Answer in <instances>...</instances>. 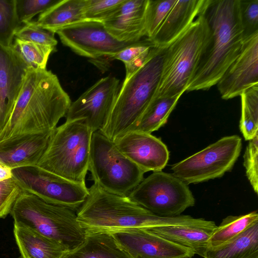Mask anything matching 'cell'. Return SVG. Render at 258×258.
I'll return each instance as SVG.
<instances>
[{"label":"cell","mask_w":258,"mask_h":258,"mask_svg":"<svg viewBox=\"0 0 258 258\" xmlns=\"http://www.w3.org/2000/svg\"><path fill=\"white\" fill-rule=\"evenodd\" d=\"M71 100L51 71L29 68L20 94L0 131V142L52 131Z\"/></svg>","instance_id":"obj_1"},{"label":"cell","mask_w":258,"mask_h":258,"mask_svg":"<svg viewBox=\"0 0 258 258\" xmlns=\"http://www.w3.org/2000/svg\"><path fill=\"white\" fill-rule=\"evenodd\" d=\"M77 211V220L86 232L113 233L134 228L201 223L188 215L162 217L139 205L127 196L108 192L93 184Z\"/></svg>","instance_id":"obj_2"},{"label":"cell","mask_w":258,"mask_h":258,"mask_svg":"<svg viewBox=\"0 0 258 258\" xmlns=\"http://www.w3.org/2000/svg\"><path fill=\"white\" fill-rule=\"evenodd\" d=\"M203 14L211 38L186 92L208 90L216 85L239 54L244 40L239 0H211Z\"/></svg>","instance_id":"obj_3"},{"label":"cell","mask_w":258,"mask_h":258,"mask_svg":"<svg viewBox=\"0 0 258 258\" xmlns=\"http://www.w3.org/2000/svg\"><path fill=\"white\" fill-rule=\"evenodd\" d=\"M203 14L164 48L160 79L153 99L181 96L186 92L211 38Z\"/></svg>","instance_id":"obj_4"},{"label":"cell","mask_w":258,"mask_h":258,"mask_svg":"<svg viewBox=\"0 0 258 258\" xmlns=\"http://www.w3.org/2000/svg\"><path fill=\"white\" fill-rule=\"evenodd\" d=\"M164 48L154 47L144 64L121 86L109 116L99 131L112 141L125 133L153 100L159 83Z\"/></svg>","instance_id":"obj_5"},{"label":"cell","mask_w":258,"mask_h":258,"mask_svg":"<svg viewBox=\"0 0 258 258\" xmlns=\"http://www.w3.org/2000/svg\"><path fill=\"white\" fill-rule=\"evenodd\" d=\"M14 224L47 237L69 251L84 240L86 231L77 220L76 212L47 203L36 195L23 190L11 210Z\"/></svg>","instance_id":"obj_6"},{"label":"cell","mask_w":258,"mask_h":258,"mask_svg":"<svg viewBox=\"0 0 258 258\" xmlns=\"http://www.w3.org/2000/svg\"><path fill=\"white\" fill-rule=\"evenodd\" d=\"M92 134L83 120L65 122L54 130L48 147L36 166L86 185Z\"/></svg>","instance_id":"obj_7"},{"label":"cell","mask_w":258,"mask_h":258,"mask_svg":"<svg viewBox=\"0 0 258 258\" xmlns=\"http://www.w3.org/2000/svg\"><path fill=\"white\" fill-rule=\"evenodd\" d=\"M88 170L94 184L121 196H128L145 173L99 131L92 135Z\"/></svg>","instance_id":"obj_8"},{"label":"cell","mask_w":258,"mask_h":258,"mask_svg":"<svg viewBox=\"0 0 258 258\" xmlns=\"http://www.w3.org/2000/svg\"><path fill=\"white\" fill-rule=\"evenodd\" d=\"M127 197L152 213L162 217L179 216L195 204L187 183L172 173L162 171L153 172L144 178Z\"/></svg>","instance_id":"obj_9"},{"label":"cell","mask_w":258,"mask_h":258,"mask_svg":"<svg viewBox=\"0 0 258 258\" xmlns=\"http://www.w3.org/2000/svg\"><path fill=\"white\" fill-rule=\"evenodd\" d=\"M242 148L237 135L224 137L204 149L171 166L172 174L187 184L222 177L230 171Z\"/></svg>","instance_id":"obj_10"},{"label":"cell","mask_w":258,"mask_h":258,"mask_svg":"<svg viewBox=\"0 0 258 258\" xmlns=\"http://www.w3.org/2000/svg\"><path fill=\"white\" fill-rule=\"evenodd\" d=\"M13 174L24 190L36 195L47 203L76 212L88 195L86 185L75 183L37 166L14 169Z\"/></svg>","instance_id":"obj_11"},{"label":"cell","mask_w":258,"mask_h":258,"mask_svg":"<svg viewBox=\"0 0 258 258\" xmlns=\"http://www.w3.org/2000/svg\"><path fill=\"white\" fill-rule=\"evenodd\" d=\"M56 33L63 45L78 55L93 60L103 57L107 60L135 43L118 41L107 31L102 22L92 20H85L72 24Z\"/></svg>","instance_id":"obj_12"},{"label":"cell","mask_w":258,"mask_h":258,"mask_svg":"<svg viewBox=\"0 0 258 258\" xmlns=\"http://www.w3.org/2000/svg\"><path fill=\"white\" fill-rule=\"evenodd\" d=\"M121 85L115 77L102 78L71 104L67 122L83 120L92 133L100 131L109 116Z\"/></svg>","instance_id":"obj_13"},{"label":"cell","mask_w":258,"mask_h":258,"mask_svg":"<svg viewBox=\"0 0 258 258\" xmlns=\"http://www.w3.org/2000/svg\"><path fill=\"white\" fill-rule=\"evenodd\" d=\"M216 85L224 100L240 96L258 85V33L244 39L239 54Z\"/></svg>","instance_id":"obj_14"},{"label":"cell","mask_w":258,"mask_h":258,"mask_svg":"<svg viewBox=\"0 0 258 258\" xmlns=\"http://www.w3.org/2000/svg\"><path fill=\"white\" fill-rule=\"evenodd\" d=\"M133 258H191L190 248L168 240L145 228L111 233Z\"/></svg>","instance_id":"obj_15"},{"label":"cell","mask_w":258,"mask_h":258,"mask_svg":"<svg viewBox=\"0 0 258 258\" xmlns=\"http://www.w3.org/2000/svg\"><path fill=\"white\" fill-rule=\"evenodd\" d=\"M119 151L145 172L162 171L169 152L166 145L152 134L128 132L113 141Z\"/></svg>","instance_id":"obj_16"},{"label":"cell","mask_w":258,"mask_h":258,"mask_svg":"<svg viewBox=\"0 0 258 258\" xmlns=\"http://www.w3.org/2000/svg\"><path fill=\"white\" fill-rule=\"evenodd\" d=\"M28 69L12 46L0 45V131L20 94Z\"/></svg>","instance_id":"obj_17"},{"label":"cell","mask_w":258,"mask_h":258,"mask_svg":"<svg viewBox=\"0 0 258 258\" xmlns=\"http://www.w3.org/2000/svg\"><path fill=\"white\" fill-rule=\"evenodd\" d=\"M54 130L0 142V161L12 169L36 166L48 147Z\"/></svg>","instance_id":"obj_18"},{"label":"cell","mask_w":258,"mask_h":258,"mask_svg":"<svg viewBox=\"0 0 258 258\" xmlns=\"http://www.w3.org/2000/svg\"><path fill=\"white\" fill-rule=\"evenodd\" d=\"M148 0H125L118 9L105 20L107 31L119 41L131 43L145 36V15Z\"/></svg>","instance_id":"obj_19"},{"label":"cell","mask_w":258,"mask_h":258,"mask_svg":"<svg viewBox=\"0 0 258 258\" xmlns=\"http://www.w3.org/2000/svg\"><path fill=\"white\" fill-rule=\"evenodd\" d=\"M211 0H176L153 38L155 47L165 48L204 13Z\"/></svg>","instance_id":"obj_20"},{"label":"cell","mask_w":258,"mask_h":258,"mask_svg":"<svg viewBox=\"0 0 258 258\" xmlns=\"http://www.w3.org/2000/svg\"><path fill=\"white\" fill-rule=\"evenodd\" d=\"M217 226L206 220L198 224L154 227L146 229L177 244L191 249L203 257Z\"/></svg>","instance_id":"obj_21"},{"label":"cell","mask_w":258,"mask_h":258,"mask_svg":"<svg viewBox=\"0 0 258 258\" xmlns=\"http://www.w3.org/2000/svg\"><path fill=\"white\" fill-rule=\"evenodd\" d=\"M21 258H62L69 251L56 241L26 227L14 224Z\"/></svg>","instance_id":"obj_22"},{"label":"cell","mask_w":258,"mask_h":258,"mask_svg":"<svg viewBox=\"0 0 258 258\" xmlns=\"http://www.w3.org/2000/svg\"><path fill=\"white\" fill-rule=\"evenodd\" d=\"M62 258H133L108 233L86 232L84 241Z\"/></svg>","instance_id":"obj_23"},{"label":"cell","mask_w":258,"mask_h":258,"mask_svg":"<svg viewBox=\"0 0 258 258\" xmlns=\"http://www.w3.org/2000/svg\"><path fill=\"white\" fill-rule=\"evenodd\" d=\"M85 0H59L40 14L31 23L44 30L56 33L59 29L83 20Z\"/></svg>","instance_id":"obj_24"},{"label":"cell","mask_w":258,"mask_h":258,"mask_svg":"<svg viewBox=\"0 0 258 258\" xmlns=\"http://www.w3.org/2000/svg\"><path fill=\"white\" fill-rule=\"evenodd\" d=\"M204 258H258V222L219 246L208 247Z\"/></svg>","instance_id":"obj_25"},{"label":"cell","mask_w":258,"mask_h":258,"mask_svg":"<svg viewBox=\"0 0 258 258\" xmlns=\"http://www.w3.org/2000/svg\"><path fill=\"white\" fill-rule=\"evenodd\" d=\"M181 96L153 99L139 119L126 132L151 134L157 131L167 122Z\"/></svg>","instance_id":"obj_26"},{"label":"cell","mask_w":258,"mask_h":258,"mask_svg":"<svg viewBox=\"0 0 258 258\" xmlns=\"http://www.w3.org/2000/svg\"><path fill=\"white\" fill-rule=\"evenodd\" d=\"M258 222V213L253 211L245 215L229 216L214 230L209 240L208 247L221 245L240 234Z\"/></svg>","instance_id":"obj_27"},{"label":"cell","mask_w":258,"mask_h":258,"mask_svg":"<svg viewBox=\"0 0 258 258\" xmlns=\"http://www.w3.org/2000/svg\"><path fill=\"white\" fill-rule=\"evenodd\" d=\"M241 98L239 128L246 141L258 134V85L244 91Z\"/></svg>","instance_id":"obj_28"},{"label":"cell","mask_w":258,"mask_h":258,"mask_svg":"<svg viewBox=\"0 0 258 258\" xmlns=\"http://www.w3.org/2000/svg\"><path fill=\"white\" fill-rule=\"evenodd\" d=\"M154 47V44L147 38L130 45L107 60L117 59L124 64L125 77L124 81H126L144 64Z\"/></svg>","instance_id":"obj_29"},{"label":"cell","mask_w":258,"mask_h":258,"mask_svg":"<svg viewBox=\"0 0 258 258\" xmlns=\"http://www.w3.org/2000/svg\"><path fill=\"white\" fill-rule=\"evenodd\" d=\"M12 47L28 68L34 70L46 69L49 56L54 51L50 47L16 37L14 39Z\"/></svg>","instance_id":"obj_30"},{"label":"cell","mask_w":258,"mask_h":258,"mask_svg":"<svg viewBox=\"0 0 258 258\" xmlns=\"http://www.w3.org/2000/svg\"><path fill=\"white\" fill-rule=\"evenodd\" d=\"M23 25L16 13L15 0H0V45L10 47Z\"/></svg>","instance_id":"obj_31"},{"label":"cell","mask_w":258,"mask_h":258,"mask_svg":"<svg viewBox=\"0 0 258 258\" xmlns=\"http://www.w3.org/2000/svg\"><path fill=\"white\" fill-rule=\"evenodd\" d=\"M176 0H148L145 22V36L152 39L157 32Z\"/></svg>","instance_id":"obj_32"},{"label":"cell","mask_w":258,"mask_h":258,"mask_svg":"<svg viewBox=\"0 0 258 258\" xmlns=\"http://www.w3.org/2000/svg\"><path fill=\"white\" fill-rule=\"evenodd\" d=\"M125 0H85V20L103 22L114 14Z\"/></svg>","instance_id":"obj_33"},{"label":"cell","mask_w":258,"mask_h":258,"mask_svg":"<svg viewBox=\"0 0 258 258\" xmlns=\"http://www.w3.org/2000/svg\"><path fill=\"white\" fill-rule=\"evenodd\" d=\"M15 37L48 47L56 51L57 41L54 33L36 26L31 22L23 25L16 32Z\"/></svg>","instance_id":"obj_34"},{"label":"cell","mask_w":258,"mask_h":258,"mask_svg":"<svg viewBox=\"0 0 258 258\" xmlns=\"http://www.w3.org/2000/svg\"><path fill=\"white\" fill-rule=\"evenodd\" d=\"M243 39L258 33V0H239Z\"/></svg>","instance_id":"obj_35"},{"label":"cell","mask_w":258,"mask_h":258,"mask_svg":"<svg viewBox=\"0 0 258 258\" xmlns=\"http://www.w3.org/2000/svg\"><path fill=\"white\" fill-rule=\"evenodd\" d=\"M23 190L14 175L0 181V219L5 218L10 214L14 203Z\"/></svg>","instance_id":"obj_36"},{"label":"cell","mask_w":258,"mask_h":258,"mask_svg":"<svg viewBox=\"0 0 258 258\" xmlns=\"http://www.w3.org/2000/svg\"><path fill=\"white\" fill-rule=\"evenodd\" d=\"M18 18L23 24L32 21L38 14H41L59 0H15Z\"/></svg>","instance_id":"obj_37"},{"label":"cell","mask_w":258,"mask_h":258,"mask_svg":"<svg viewBox=\"0 0 258 258\" xmlns=\"http://www.w3.org/2000/svg\"><path fill=\"white\" fill-rule=\"evenodd\" d=\"M246 174L254 191L258 192V134L249 141L243 156Z\"/></svg>","instance_id":"obj_38"},{"label":"cell","mask_w":258,"mask_h":258,"mask_svg":"<svg viewBox=\"0 0 258 258\" xmlns=\"http://www.w3.org/2000/svg\"><path fill=\"white\" fill-rule=\"evenodd\" d=\"M13 176V169L0 161V181L10 178Z\"/></svg>","instance_id":"obj_39"}]
</instances>
